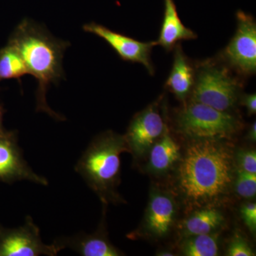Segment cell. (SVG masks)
<instances>
[{"instance_id": "1", "label": "cell", "mask_w": 256, "mask_h": 256, "mask_svg": "<svg viewBox=\"0 0 256 256\" xmlns=\"http://www.w3.org/2000/svg\"><path fill=\"white\" fill-rule=\"evenodd\" d=\"M176 188L190 210L215 207L233 185L234 156L220 140H191L178 162Z\"/></svg>"}, {"instance_id": "2", "label": "cell", "mask_w": 256, "mask_h": 256, "mask_svg": "<svg viewBox=\"0 0 256 256\" xmlns=\"http://www.w3.org/2000/svg\"><path fill=\"white\" fill-rule=\"evenodd\" d=\"M8 44L20 53L28 73L38 82L37 112H46L57 120H65L63 116L50 109L46 94L50 84H57L64 78V52L70 43L55 38L44 26L33 20L24 18L10 35Z\"/></svg>"}, {"instance_id": "3", "label": "cell", "mask_w": 256, "mask_h": 256, "mask_svg": "<svg viewBox=\"0 0 256 256\" xmlns=\"http://www.w3.org/2000/svg\"><path fill=\"white\" fill-rule=\"evenodd\" d=\"M124 152H129L124 136L107 131L92 140L76 165L75 171L105 204L122 202L117 188Z\"/></svg>"}, {"instance_id": "4", "label": "cell", "mask_w": 256, "mask_h": 256, "mask_svg": "<svg viewBox=\"0 0 256 256\" xmlns=\"http://www.w3.org/2000/svg\"><path fill=\"white\" fill-rule=\"evenodd\" d=\"M176 129L190 140H230L238 132L242 122L229 112L192 102L180 110Z\"/></svg>"}, {"instance_id": "5", "label": "cell", "mask_w": 256, "mask_h": 256, "mask_svg": "<svg viewBox=\"0 0 256 256\" xmlns=\"http://www.w3.org/2000/svg\"><path fill=\"white\" fill-rule=\"evenodd\" d=\"M240 82L223 66L206 62L195 73L192 102L224 112L233 108L240 96Z\"/></svg>"}, {"instance_id": "6", "label": "cell", "mask_w": 256, "mask_h": 256, "mask_svg": "<svg viewBox=\"0 0 256 256\" xmlns=\"http://www.w3.org/2000/svg\"><path fill=\"white\" fill-rule=\"evenodd\" d=\"M62 250L56 242L47 245L42 242L40 228L30 216L18 228H4L0 224V256H55Z\"/></svg>"}, {"instance_id": "7", "label": "cell", "mask_w": 256, "mask_h": 256, "mask_svg": "<svg viewBox=\"0 0 256 256\" xmlns=\"http://www.w3.org/2000/svg\"><path fill=\"white\" fill-rule=\"evenodd\" d=\"M237 28L223 52L224 58L237 72L250 76L256 72V24L252 15L236 14Z\"/></svg>"}, {"instance_id": "8", "label": "cell", "mask_w": 256, "mask_h": 256, "mask_svg": "<svg viewBox=\"0 0 256 256\" xmlns=\"http://www.w3.org/2000/svg\"><path fill=\"white\" fill-rule=\"evenodd\" d=\"M22 180L48 184V180L35 173L24 158L18 131L5 130L0 132V182L11 184Z\"/></svg>"}, {"instance_id": "9", "label": "cell", "mask_w": 256, "mask_h": 256, "mask_svg": "<svg viewBox=\"0 0 256 256\" xmlns=\"http://www.w3.org/2000/svg\"><path fill=\"white\" fill-rule=\"evenodd\" d=\"M158 104L148 106L134 116L124 136L129 152L136 158H142L166 130Z\"/></svg>"}, {"instance_id": "10", "label": "cell", "mask_w": 256, "mask_h": 256, "mask_svg": "<svg viewBox=\"0 0 256 256\" xmlns=\"http://www.w3.org/2000/svg\"><path fill=\"white\" fill-rule=\"evenodd\" d=\"M82 30L105 40L122 60L142 64L150 74H154L150 56L153 47L158 45L156 42H139L96 22L86 24Z\"/></svg>"}, {"instance_id": "11", "label": "cell", "mask_w": 256, "mask_h": 256, "mask_svg": "<svg viewBox=\"0 0 256 256\" xmlns=\"http://www.w3.org/2000/svg\"><path fill=\"white\" fill-rule=\"evenodd\" d=\"M176 204L168 192L153 188L142 224V232L156 239L164 238L174 226Z\"/></svg>"}, {"instance_id": "12", "label": "cell", "mask_w": 256, "mask_h": 256, "mask_svg": "<svg viewBox=\"0 0 256 256\" xmlns=\"http://www.w3.org/2000/svg\"><path fill=\"white\" fill-rule=\"evenodd\" d=\"M62 249L69 248L84 256H119L124 255L108 238L104 220L95 233L77 234L54 240Z\"/></svg>"}, {"instance_id": "13", "label": "cell", "mask_w": 256, "mask_h": 256, "mask_svg": "<svg viewBox=\"0 0 256 256\" xmlns=\"http://www.w3.org/2000/svg\"><path fill=\"white\" fill-rule=\"evenodd\" d=\"M197 35L186 28L178 16L174 0H164V13L156 44L168 52L174 50L182 40H194Z\"/></svg>"}, {"instance_id": "14", "label": "cell", "mask_w": 256, "mask_h": 256, "mask_svg": "<svg viewBox=\"0 0 256 256\" xmlns=\"http://www.w3.org/2000/svg\"><path fill=\"white\" fill-rule=\"evenodd\" d=\"M194 80V69L178 44L174 48V62L166 86L176 98L184 101L191 94Z\"/></svg>"}, {"instance_id": "15", "label": "cell", "mask_w": 256, "mask_h": 256, "mask_svg": "<svg viewBox=\"0 0 256 256\" xmlns=\"http://www.w3.org/2000/svg\"><path fill=\"white\" fill-rule=\"evenodd\" d=\"M148 153V169L150 172L156 175L169 172L178 164L182 156L180 144L170 136L168 129Z\"/></svg>"}, {"instance_id": "16", "label": "cell", "mask_w": 256, "mask_h": 256, "mask_svg": "<svg viewBox=\"0 0 256 256\" xmlns=\"http://www.w3.org/2000/svg\"><path fill=\"white\" fill-rule=\"evenodd\" d=\"M178 226L183 237L216 233L224 225L225 218L215 207H203L193 210Z\"/></svg>"}, {"instance_id": "17", "label": "cell", "mask_w": 256, "mask_h": 256, "mask_svg": "<svg viewBox=\"0 0 256 256\" xmlns=\"http://www.w3.org/2000/svg\"><path fill=\"white\" fill-rule=\"evenodd\" d=\"M28 74L26 64L14 47L6 44L0 48V82L16 79L21 84L22 78Z\"/></svg>"}, {"instance_id": "18", "label": "cell", "mask_w": 256, "mask_h": 256, "mask_svg": "<svg viewBox=\"0 0 256 256\" xmlns=\"http://www.w3.org/2000/svg\"><path fill=\"white\" fill-rule=\"evenodd\" d=\"M182 252L186 256H216L218 254V234L213 233L185 237Z\"/></svg>"}, {"instance_id": "19", "label": "cell", "mask_w": 256, "mask_h": 256, "mask_svg": "<svg viewBox=\"0 0 256 256\" xmlns=\"http://www.w3.org/2000/svg\"><path fill=\"white\" fill-rule=\"evenodd\" d=\"M233 185L237 194L246 200L255 198L256 194V174L246 172L240 169L236 171Z\"/></svg>"}, {"instance_id": "20", "label": "cell", "mask_w": 256, "mask_h": 256, "mask_svg": "<svg viewBox=\"0 0 256 256\" xmlns=\"http://www.w3.org/2000/svg\"><path fill=\"white\" fill-rule=\"evenodd\" d=\"M226 256H254L256 254L246 238L240 232H236L229 242Z\"/></svg>"}, {"instance_id": "21", "label": "cell", "mask_w": 256, "mask_h": 256, "mask_svg": "<svg viewBox=\"0 0 256 256\" xmlns=\"http://www.w3.org/2000/svg\"><path fill=\"white\" fill-rule=\"evenodd\" d=\"M236 162L238 169L256 174V152L252 149L239 150L236 154Z\"/></svg>"}, {"instance_id": "22", "label": "cell", "mask_w": 256, "mask_h": 256, "mask_svg": "<svg viewBox=\"0 0 256 256\" xmlns=\"http://www.w3.org/2000/svg\"><path fill=\"white\" fill-rule=\"evenodd\" d=\"M240 216L244 224L252 235L256 232V204L247 203L242 205L240 210Z\"/></svg>"}, {"instance_id": "23", "label": "cell", "mask_w": 256, "mask_h": 256, "mask_svg": "<svg viewBox=\"0 0 256 256\" xmlns=\"http://www.w3.org/2000/svg\"><path fill=\"white\" fill-rule=\"evenodd\" d=\"M240 102L245 106L249 116L255 114L256 112V94H245L240 98Z\"/></svg>"}, {"instance_id": "24", "label": "cell", "mask_w": 256, "mask_h": 256, "mask_svg": "<svg viewBox=\"0 0 256 256\" xmlns=\"http://www.w3.org/2000/svg\"><path fill=\"white\" fill-rule=\"evenodd\" d=\"M247 139L252 142H256V124L254 122L249 129L248 132Z\"/></svg>"}, {"instance_id": "25", "label": "cell", "mask_w": 256, "mask_h": 256, "mask_svg": "<svg viewBox=\"0 0 256 256\" xmlns=\"http://www.w3.org/2000/svg\"><path fill=\"white\" fill-rule=\"evenodd\" d=\"M5 112H6V110H5L4 106L0 102V132H3L6 130L3 126V118H4Z\"/></svg>"}, {"instance_id": "26", "label": "cell", "mask_w": 256, "mask_h": 256, "mask_svg": "<svg viewBox=\"0 0 256 256\" xmlns=\"http://www.w3.org/2000/svg\"><path fill=\"white\" fill-rule=\"evenodd\" d=\"M156 255L160 256H174V254L173 252H168V250H162V252H158Z\"/></svg>"}]
</instances>
